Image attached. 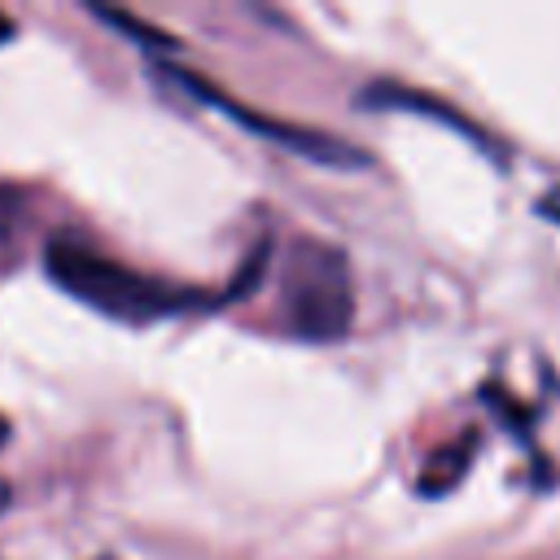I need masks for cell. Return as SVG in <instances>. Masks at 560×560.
<instances>
[{"label":"cell","instance_id":"cell-5","mask_svg":"<svg viewBox=\"0 0 560 560\" xmlns=\"http://www.w3.org/2000/svg\"><path fill=\"white\" fill-rule=\"evenodd\" d=\"M472 446H477V438H472V433H464L455 446L433 451L429 468L420 472V494H446V490L464 477V468H468V459H472Z\"/></svg>","mask_w":560,"mask_h":560},{"label":"cell","instance_id":"cell-3","mask_svg":"<svg viewBox=\"0 0 560 560\" xmlns=\"http://www.w3.org/2000/svg\"><path fill=\"white\" fill-rule=\"evenodd\" d=\"M153 74H158L162 83H175V88H179L184 96H192L197 105H214V109L232 114L245 131H254V136H262V140L289 149V153H298V158H306V162H324V166H368V153L354 149L350 140L328 136V131H315V127H298V122H280V118L254 114V109H245L241 101L223 96L214 83H206V79L192 74V70H179V66H153Z\"/></svg>","mask_w":560,"mask_h":560},{"label":"cell","instance_id":"cell-10","mask_svg":"<svg viewBox=\"0 0 560 560\" xmlns=\"http://www.w3.org/2000/svg\"><path fill=\"white\" fill-rule=\"evenodd\" d=\"M4 503H9V490H4V486H0V508H4Z\"/></svg>","mask_w":560,"mask_h":560},{"label":"cell","instance_id":"cell-2","mask_svg":"<svg viewBox=\"0 0 560 560\" xmlns=\"http://www.w3.org/2000/svg\"><path fill=\"white\" fill-rule=\"evenodd\" d=\"M280 311L289 332L302 341L346 337L354 324V280L346 254L315 236L298 241L280 276Z\"/></svg>","mask_w":560,"mask_h":560},{"label":"cell","instance_id":"cell-7","mask_svg":"<svg viewBox=\"0 0 560 560\" xmlns=\"http://www.w3.org/2000/svg\"><path fill=\"white\" fill-rule=\"evenodd\" d=\"M96 18H101V22H109V26H118V31H131V39H140V44H158V48H171L166 31H158V26H144V22H136L131 13H118V9H96Z\"/></svg>","mask_w":560,"mask_h":560},{"label":"cell","instance_id":"cell-6","mask_svg":"<svg viewBox=\"0 0 560 560\" xmlns=\"http://www.w3.org/2000/svg\"><path fill=\"white\" fill-rule=\"evenodd\" d=\"M22 223H26V201H22V192L0 179V267H4V262L13 258V249H18Z\"/></svg>","mask_w":560,"mask_h":560},{"label":"cell","instance_id":"cell-8","mask_svg":"<svg viewBox=\"0 0 560 560\" xmlns=\"http://www.w3.org/2000/svg\"><path fill=\"white\" fill-rule=\"evenodd\" d=\"M9 39H13V22L0 13V44H9Z\"/></svg>","mask_w":560,"mask_h":560},{"label":"cell","instance_id":"cell-9","mask_svg":"<svg viewBox=\"0 0 560 560\" xmlns=\"http://www.w3.org/2000/svg\"><path fill=\"white\" fill-rule=\"evenodd\" d=\"M4 438H9V424H4V420H0V446H4Z\"/></svg>","mask_w":560,"mask_h":560},{"label":"cell","instance_id":"cell-4","mask_svg":"<svg viewBox=\"0 0 560 560\" xmlns=\"http://www.w3.org/2000/svg\"><path fill=\"white\" fill-rule=\"evenodd\" d=\"M359 101H363L368 109H407V114L442 118L446 127H455V131L472 136V144H486V136H481L472 122H464L455 109H446V101H433V96H424V92H411V88H398V83H372V88H363V92H359Z\"/></svg>","mask_w":560,"mask_h":560},{"label":"cell","instance_id":"cell-1","mask_svg":"<svg viewBox=\"0 0 560 560\" xmlns=\"http://www.w3.org/2000/svg\"><path fill=\"white\" fill-rule=\"evenodd\" d=\"M44 271L52 276L57 289L79 298L83 306H92V311H101L109 319H131V324L166 319V315H179V311H188L197 302L192 289L140 276L127 262L101 254L83 236H52L44 245Z\"/></svg>","mask_w":560,"mask_h":560}]
</instances>
